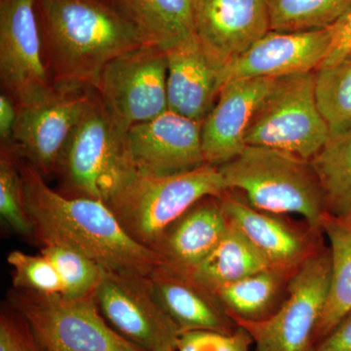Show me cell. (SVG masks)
I'll list each match as a JSON object with an SVG mask.
<instances>
[{
    "instance_id": "1",
    "label": "cell",
    "mask_w": 351,
    "mask_h": 351,
    "mask_svg": "<svg viewBox=\"0 0 351 351\" xmlns=\"http://www.w3.org/2000/svg\"><path fill=\"white\" fill-rule=\"evenodd\" d=\"M19 166L34 234L43 244L69 247L119 274L149 276L164 265L160 254L133 239L105 202L62 195L32 164Z\"/></svg>"
},
{
    "instance_id": "2",
    "label": "cell",
    "mask_w": 351,
    "mask_h": 351,
    "mask_svg": "<svg viewBox=\"0 0 351 351\" xmlns=\"http://www.w3.org/2000/svg\"><path fill=\"white\" fill-rule=\"evenodd\" d=\"M52 82L97 89L115 57L147 39L105 0H38Z\"/></svg>"
},
{
    "instance_id": "3",
    "label": "cell",
    "mask_w": 351,
    "mask_h": 351,
    "mask_svg": "<svg viewBox=\"0 0 351 351\" xmlns=\"http://www.w3.org/2000/svg\"><path fill=\"white\" fill-rule=\"evenodd\" d=\"M219 169L228 191H239L252 206L284 216L297 215L321 232L326 211L309 160L281 149L247 145Z\"/></svg>"
},
{
    "instance_id": "4",
    "label": "cell",
    "mask_w": 351,
    "mask_h": 351,
    "mask_svg": "<svg viewBox=\"0 0 351 351\" xmlns=\"http://www.w3.org/2000/svg\"><path fill=\"white\" fill-rule=\"evenodd\" d=\"M124 131L94 90L82 119L69 136L57 173L69 196L108 204L137 173Z\"/></svg>"
},
{
    "instance_id": "5",
    "label": "cell",
    "mask_w": 351,
    "mask_h": 351,
    "mask_svg": "<svg viewBox=\"0 0 351 351\" xmlns=\"http://www.w3.org/2000/svg\"><path fill=\"white\" fill-rule=\"evenodd\" d=\"M228 191L219 166L154 177L136 173L108 206L133 239L154 249L163 233L193 205Z\"/></svg>"
},
{
    "instance_id": "6",
    "label": "cell",
    "mask_w": 351,
    "mask_h": 351,
    "mask_svg": "<svg viewBox=\"0 0 351 351\" xmlns=\"http://www.w3.org/2000/svg\"><path fill=\"white\" fill-rule=\"evenodd\" d=\"M8 300L45 351H144L108 324L94 295L73 299L14 288Z\"/></svg>"
},
{
    "instance_id": "7",
    "label": "cell",
    "mask_w": 351,
    "mask_h": 351,
    "mask_svg": "<svg viewBox=\"0 0 351 351\" xmlns=\"http://www.w3.org/2000/svg\"><path fill=\"white\" fill-rule=\"evenodd\" d=\"M318 108L315 71L279 78L254 115L247 145H261L313 158L329 138Z\"/></svg>"
},
{
    "instance_id": "8",
    "label": "cell",
    "mask_w": 351,
    "mask_h": 351,
    "mask_svg": "<svg viewBox=\"0 0 351 351\" xmlns=\"http://www.w3.org/2000/svg\"><path fill=\"white\" fill-rule=\"evenodd\" d=\"M331 282L329 249H319L287 281V297L276 313L262 319L237 321L257 351H313L314 335Z\"/></svg>"
},
{
    "instance_id": "9",
    "label": "cell",
    "mask_w": 351,
    "mask_h": 351,
    "mask_svg": "<svg viewBox=\"0 0 351 351\" xmlns=\"http://www.w3.org/2000/svg\"><path fill=\"white\" fill-rule=\"evenodd\" d=\"M95 89L53 82L17 103L12 152L43 175L57 172L69 136Z\"/></svg>"
},
{
    "instance_id": "10",
    "label": "cell",
    "mask_w": 351,
    "mask_h": 351,
    "mask_svg": "<svg viewBox=\"0 0 351 351\" xmlns=\"http://www.w3.org/2000/svg\"><path fill=\"white\" fill-rule=\"evenodd\" d=\"M167 53L145 43L115 57L104 69L96 91L124 131L168 110Z\"/></svg>"
},
{
    "instance_id": "11",
    "label": "cell",
    "mask_w": 351,
    "mask_h": 351,
    "mask_svg": "<svg viewBox=\"0 0 351 351\" xmlns=\"http://www.w3.org/2000/svg\"><path fill=\"white\" fill-rule=\"evenodd\" d=\"M94 297L108 324L141 350H177L181 330L156 301L149 276L104 269Z\"/></svg>"
},
{
    "instance_id": "12",
    "label": "cell",
    "mask_w": 351,
    "mask_h": 351,
    "mask_svg": "<svg viewBox=\"0 0 351 351\" xmlns=\"http://www.w3.org/2000/svg\"><path fill=\"white\" fill-rule=\"evenodd\" d=\"M0 76L16 101L53 83L38 0H0Z\"/></svg>"
},
{
    "instance_id": "13",
    "label": "cell",
    "mask_w": 351,
    "mask_h": 351,
    "mask_svg": "<svg viewBox=\"0 0 351 351\" xmlns=\"http://www.w3.org/2000/svg\"><path fill=\"white\" fill-rule=\"evenodd\" d=\"M219 197L228 221L241 232L269 269L290 278L319 250L315 239L322 232L313 228L301 230L284 219V215L257 209L239 191L230 189Z\"/></svg>"
},
{
    "instance_id": "14",
    "label": "cell",
    "mask_w": 351,
    "mask_h": 351,
    "mask_svg": "<svg viewBox=\"0 0 351 351\" xmlns=\"http://www.w3.org/2000/svg\"><path fill=\"white\" fill-rule=\"evenodd\" d=\"M201 126L168 110L156 119L130 127L126 143L136 170L143 175L167 177L206 165Z\"/></svg>"
},
{
    "instance_id": "15",
    "label": "cell",
    "mask_w": 351,
    "mask_h": 351,
    "mask_svg": "<svg viewBox=\"0 0 351 351\" xmlns=\"http://www.w3.org/2000/svg\"><path fill=\"white\" fill-rule=\"evenodd\" d=\"M195 38L219 69L244 54L270 27L267 0H193Z\"/></svg>"
},
{
    "instance_id": "16",
    "label": "cell",
    "mask_w": 351,
    "mask_h": 351,
    "mask_svg": "<svg viewBox=\"0 0 351 351\" xmlns=\"http://www.w3.org/2000/svg\"><path fill=\"white\" fill-rule=\"evenodd\" d=\"M332 34L317 31H270L221 71V86L243 78H282L315 71L324 62Z\"/></svg>"
},
{
    "instance_id": "17",
    "label": "cell",
    "mask_w": 351,
    "mask_h": 351,
    "mask_svg": "<svg viewBox=\"0 0 351 351\" xmlns=\"http://www.w3.org/2000/svg\"><path fill=\"white\" fill-rule=\"evenodd\" d=\"M278 80L243 78L223 85L214 108L201 126L205 163L223 165L244 151L252 119Z\"/></svg>"
},
{
    "instance_id": "18",
    "label": "cell",
    "mask_w": 351,
    "mask_h": 351,
    "mask_svg": "<svg viewBox=\"0 0 351 351\" xmlns=\"http://www.w3.org/2000/svg\"><path fill=\"white\" fill-rule=\"evenodd\" d=\"M228 226L219 196H209L172 223L154 250L162 257L163 267L189 276L219 243Z\"/></svg>"
},
{
    "instance_id": "19",
    "label": "cell",
    "mask_w": 351,
    "mask_h": 351,
    "mask_svg": "<svg viewBox=\"0 0 351 351\" xmlns=\"http://www.w3.org/2000/svg\"><path fill=\"white\" fill-rule=\"evenodd\" d=\"M166 53L168 110L202 124L221 91V69L210 59L197 39Z\"/></svg>"
},
{
    "instance_id": "20",
    "label": "cell",
    "mask_w": 351,
    "mask_h": 351,
    "mask_svg": "<svg viewBox=\"0 0 351 351\" xmlns=\"http://www.w3.org/2000/svg\"><path fill=\"white\" fill-rule=\"evenodd\" d=\"M149 283L156 301L182 332L195 330L232 332L228 329V319L232 317L218 297L191 277L162 265L149 276Z\"/></svg>"
},
{
    "instance_id": "21",
    "label": "cell",
    "mask_w": 351,
    "mask_h": 351,
    "mask_svg": "<svg viewBox=\"0 0 351 351\" xmlns=\"http://www.w3.org/2000/svg\"><path fill=\"white\" fill-rule=\"evenodd\" d=\"M147 43L168 51L195 40L193 0H105Z\"/></svg>"
},
{
    "instance_id": "22",
    "label": "cell",
    "mask_w": 351,
    "mask_h": 351,
    "mask_svg": "<svg viewBox=\"0 0 351 351\" xmlns=\"http://www.w3.org/2000/svg\"><path fill=\"white\" fill-rule=\"evenodd\" d=\"M320 230L329 243L331 282L314 343L322 341L351 311V215L324 214Z\"/></svg>"
},
{
    "instance_id": "23",
    "label": "cell",
    "mask_w": 351,
    "mask_h": 351,
    "mask_svg": "<svg viewBox=\"0 0 351 351\" xmlns=\"http://www.w3.org/2000/svg\"><path fill=\"white\" fill-rule=\"evenodd\" d=\"M265 269H269L267 263L228 221L219 243L189 276L216 295L219 289Z\"/></svg>"
},
{
    "instance_id": "24",
    "label": "cell",
    "mask_w": 351,
    "mask_h": 351,
    "mask_svg": "<svg viewBox=\"0 0 351 351\" xmlns=\"http://www.w3.org/2000/svg\"><path fill=\"white\" fill-rule=\"evenodd\" d=\"M309 162L319 182L326 213L351 215V129L331 134Z\"/></svg>"
},
{
    "instance_id": "25",
    "label": "cell",
    "mask_w": 351,
    "mask_h": 351,
    "mask_svg": "<svg viewBox=\"0 0 351 351\" xmlns=\"http://www.w3.org/2000/svg\"><path fill=\"white\" fill-rule=\"evenodd\" d=\"M288 279L265 269L219 289L216 295L232 319H262Z\"/></svg>"
},
{
    "instance_id": "26",
    "label": "cell",
    "mask_w": 351,
    "mask_h": 351,
    "mask_svg": "<svg viewBox=\"0 0 351 351\" xmlns=\"http://www.w3.org/2000/svg\"><path fill=\"white\" fill-rule=\"evenodd\" d=\"M267 3L271 31L295 32L331 27L351 0H267Z\"/></svg>"
},
{
    "instance_id": "27",
    "label": "cell",
    "mask_w": 351,
    "mask_h": 351,
    "mask_svg": "<svg viewBox=\"0 0 351 351\" xmlns=\"http://www.w3.org/2000/svg\"><path fill=\"white\" fill-rule=\"evenodd\" d=\"M315 95L330 134L351 129V52L315 71Z\"/></svg>"
},
{
    "instance_id": "28",
    "label": "cell",
    "mask_w": 351,
    "mask_h": 351,
    "mask_svg": "<svg viewBox=\"0 0 351 351\" xmlns=\"http://www.w3.org/2000/svg\"><path fill=\"white\" fill-rule=\"evenodd\" d=\"M40 253L56 267L62 284L63 295L83 298L94 295L101 282L104 269L80 252L57 244H43Z\"/></svg>"
},
{
    "instance_id": "29",
    "label": "cell",
    "mask_w": 351,
    "mask_h": 351,
    "mask_svg": "<svg viewBox=\"0 0 351 351\" xmlns=\"http://www.w3.org/2000/svg\"><path fill=\"white\" fill-rule=\"evenodd\" d=\"M15 154L1 149L0 157V215L18 234L32 237L34 225L25 204L24 180Z\"/></svg>"
},
{
    "instance_id": "30",
    "label": "cell",
    "mask_w": 351,
    "mask_h": 351,
    "mask_svg": "<svg viewBox=\"0 0 351 351\" xmlns=\"http://www.w3.org/2000/svg\"><path fill=\"white\" fill-rule=\"evenodd\" d=\"M13 269V287L44 295L63 294L56 267L45 256L13 251L7 257Z\"/></svg>"
},
{
    "instance_id": "31",
    "label": "cell",
    "mask_w": 351,
    "mask_h": 351,
    "mask_svg": "<svg viewBox=\"0 0 351 351\" xmlns=\"http://www.w3.org/2000/svg\"><path fill=\"white\" fill-rule=\"evenodd\" d=\"M253 339L240 327L235 332L213 330L182 332L176 351H250Z\"/></svg>"
},
{
    "instance_id": "32",
    "label": "cell",
    "mask_w": 351,
    "mask_h": 351,
    "mask_svg": "<svg viewBox=\"0 0 351 351\" xmlns=\"http://www.w3.org/2000/svg\"><path fill=\"white\" fill-rule=\"evenodd\" d=\"M330 29L331 45L320 68L331 66L351 52V5Z\"/></svg>"
},
{
    "instance_id": "33",
    "label": "cell",
    "mask_w": 351,
    "mask_h": 351,
    "mask_svg": "<svg viewBox=\"0 0 351 351\" xmlns=\"http://www.w3.org/2000/svg\"><path fill=\"white\" fill-rule=\"evenodd\" d=\"M17 103L6 92L0 95V138L1 149L12 152L14 133L17 123Z\"/></svg>"
},
{
    "instance_id": "34",
    "label": "cell",
    "mask_w": 351,
    "mask_h": 351,
    "mask_svg": "<svg viewBox=\"0 0 351 351\" xmlns=\"http://www.w3.org/2000/svg\"><path fill=\"white\" fill-rule=\"evenodd\" d=\"M313 351H351V311Z\"/></svg>"
},
{
    "instance_id": "35",
    "label": "cell",
    "mask_w": 351,
    "mask_h": 351,
    "mask_svg": "<svg viewBox=\"0 0 351 351\" xmlns=\"http://www.w3.org/2000/svg\"><path fill=\"white\" fill-rule=\"evenodd\" d=\"M20 351H45L34 338V334H32L29 326H27V331L25 332Z\"/></svg>"
}]
</instances>
